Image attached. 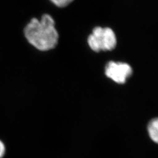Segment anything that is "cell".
<instances>
[{
  "instance_id": "6da1fadb",
  "label": "cell",
  "mask_w": 158,
  "mask_h": 158,
  "mask_svg": "<svg viewBox=\"0 0 158 158\" xmlns=\"http://www.w3.org/2000/svg\"><path fill=\"white\" fill-rule=\"evenodd\" d=\"M24 34L29 43L40 51L51 50L58 43L59 34L55 23L49 14H44L40 21L32 19L24 29Z\"/></svg>"
},
{
  "instance_id": "7a4b0ae2",
  "label": "cell",
  "mask_w": 158,
  "mask_h": 158,
  "mask_svg": "<svg viewBox=\"0 0 158 158\" xmlns=\"http://www.w3.org/2000/svg\"><path fill=\"white\" fill-rule=\"evenodd\" d=\"M88 44L93 51H111L117 45L115 35L109 28L96 27L88 38Z\"/></svg>"
},
{
  "instance_id": "3957f363",
  "label": "cell",
  "mask_w": 158,
  "mask_h": 158,
  "mask_svg": "<svg viewBox=\"0 0 158 158\" xmlns=\"http://www.w3.org/2000/svg\"><path fill=\"white\" fill-rule=\"evenodd\" d=\"M132 74V69L125 63L110 62L106 67V74L119 84H124Z\"/></svg>"
},
{
  "instance_id": "277c9868",
  "label": "cell",
  "mask_w": 158,
  "mask_h": 158,
  "mask_svg": "<svg viewBox=\"0 0 158 158\" xmlns=\"http://www.w3.org/2000/svg\"><path fill=\"white\" fill-rule=\"evenodd\" d=\"M148 131L151 139L156 143H158V118L153 119L148 126Z\"/></svg>"
},
{
  "instance_id": "5b68a950",
  "label": "cell",
  "mask_w": 158,
  "mask_h": 158,
  "mask_svg": "<svg viewBox=\"0 0 158 158\" xmlns=\"http://www.w3.org/2000/svg\"><path fill=\"white\" fill-rule=\"evenodd\" d=\"M51 2L58 7H65L69 6L73 0H50Z\"/></svg>"
},
{
  "instance_id": "8992f818",
  "label": "cell",
  "mask_w": 158,
  "mask_h": 158,
  "mask_svg": "<svg viewBox=\"0 0 158 158\" xmlns=\"http://www.w3.org/2000/svg\"><path fill=\"white\" fill-rule=\"evenodd\" d=\"M6 153V147L3 142L0 140V158H3Z\"/></svg>"
}]
</instances>
